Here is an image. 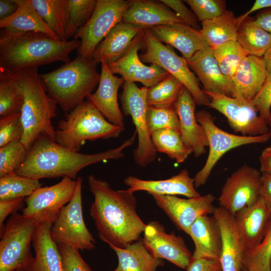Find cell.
Returning a JSON list of instances; mask_svg holds the SVG:
<instances>
[{"label":"cell","mask_w":271,"mask_h":271,"mask_svg":"<svg viewBox=\"0 0 271 271\" xmlns=\"http://www.w3.org/2000/svg\"><path fill=\"white\" fill-rule=\"evenodd\" d=\"M88 183L94 197L89 212L100 239L121 248L138 240L147 224L137 213L134 193L127 189L115 190L107 181L92 175Z\"/></svg>","instance_id":"cell-1"},{"label":"cell","mask_w":271,"mask_h":271,"mask_svg":"<svg viewBox=\"0 0 271 271\" xmlns=\"http://www.w3.org/2000/svg\"><path fill=\"white\" fill-rule=\"evenodd\" d=\"M137 135L135 131L119 146L92 154L70 150L48 137L41 136L28 151L25 160L15 172L38 180L60 177L76 180L78 172L88 166L124 157V150L133 144Z\"/></svg>","instance_id":"cell-2"},{"label":"cell","mask_w":271,"mask_h":271,"mask_svg":"<svg viewBox=\"0 0 271 271\" xmlns=\"http://www.w3.org/2000/svg\"><path fill=\"white\" fill-rule=\"evenodd\" d=\"M80 40H55L42 33H14L3 29L0 35V78L21 70L61 61L70 62Z\"/></svg>","instance_id":"cell-3"},{"label":"cell","mask_w":271,"mask_h":271,"mask_svg":"<svg viewBox=\"0 0 271 271\" xmlns=\"http://www.w3.org/2000/svg\"><path fill=\"white\" fill-rule=\"evenodd\" d=\"M8 77L18 83L24 95L21 110L24 129L21 143L29 151L41 136L55 141L52 119L57 115V103L46 94L38 68L26 69Z\"/></svg>","instance_id":"cell-4"},{"label":"cell","mask_w":271,"mask_h":271,"mask_svg":"<svg viewBox=\"0 0 271 271\" xmlns=\"http://www.w3.org/2000/svg\"><path fill=\"white\" fill-rule=\"evenodd\" d=\"M98 64L93 59L79 55L58 69L39 76L51 97L68 113L84 101L99 83Z\"/></svg>","instance_id":"cell-5"},{"label":"cell","mask_w":271,"mask_h":271,"mask_svg":"<svg viewBox=\"0 0 271 271\" xmlns=\"http://www.w3.org/2000/svg\"><path fill=\"white\" fill-rule=\"evenodd\" d=\"M124 130V127L108 121L90 101L84 100L59 121L55 141L78 152L86 141L116 138Z\"/></svg>","instance_id":"cell-6"},{"label":"cell","mask_w":271,"mask_h":271,"mask_svg":"<svg viewBox=\"0 0 271 271\" xmlns=\"http://www.w3.org/2000/svg\"><path fill=\"white\" fill-rule=\"evenodd\" d=\"M37 224L17 213L10 217L1 234L0 271L29 268L34 257L31 245Z\"/></svg>","instance_id":"cell-7"},{"label":"cell","mask_w":271,"mask_h":271,"mask_svg":"<svg viewBox=\"0 0 271 271\" xmlns=\"http://www.w3.org/2000/svg\"><path fill=\"white\" fill-rule=\"evenodd\" d=\"M146 52L139 56L143 62L162 68L178 79L191 93L196 104L207 106L209 98L199 86V81L191 71L186 60L178 56L173 49L156 39L149 29L144 30Z\"/></svg>","instance_id":"cell-8"},{"label":"cell","mask_w":271,"mask_h":271,"mask_svg":"<svg viewBox=\"0 0 271 271\" xmlns=\"http://www.w3.org/2000/svg\"><path fill=\"white\" fill-rule=\"evenodd\" d=\"M196 117L205 130L209 148L205 165L194 178L196 189L206 183L214 167L226 153L243 145L264 143L271 138L268 132L253 137L227 132L217 126L214 123L215 118L205 110L196 112Z\"/></svg>","instance_id":"cell-9"},{"label":"cell","mask_w":271,"mask_h":271,"mask_svg":"<svg viewBox=\"0 0 271 271\" xmlns=\"http://www.w3.org/2000/svg\"><path fill=\"white\" fill-rule=\"evenodd\" d=\"M77 187L71 201L61 209L54 221L51 235L58 244H65L78 250H89L95 247V240L84 222L82 210L83 178L77 179Z\"/></svg>","instance_id":"cell-10"},{"label":"cell","mask_w":271,"mask_h":271,"mask_svg":"<svg viewBox=\"0 0 271 271\" xmlns=\"http://www.w3.org/2000/svg\"><path fill=\"white\" fill-rule=\"evenodd\" d=\"M147 90L148 87L139 88L134 82L124 81L121 95L123 113L131 116L138 136V144L133 152V160L142 168L153 162L157 156L147 125Z\"/></svg>","instance_id":"cell-11"},{"label":"cell","mask_w":271,"mask_h":271,"mask_svg":"<svg viewBox=\"0 0 271 271\" xmlns=\"http://www.w3.org/2000/svg\"><path fill=\"white\" fill-rule=\"evenodd\" d=\"M129 1L97 0L94 12L87 23L81 28L74 39H80L79 55L92 59L97 46L111 30L122 22Z\"/></svg>","instance_id":"cell-12"},{"label":"cell","mask_w":271,"mask_h":271,"mask_svg":"<svg viewBox=\"0 0 271 271\" xmlns=\"http://www.w3.org/2000/svg\"><path fill=\"white\" fill-rule=\"evenodd\" d=\"M77 184V180L63 178L55 185L37 189L25 199L22 215L38 223H53L62 207L72 199Z\"/></svg>","instance_id":"cell-13"},{"label":"cell","mask_w":271,"mask_h":271,"mask_svg":"<svg viewBox=\"0 0 271 271\" xmlns=\"http://www.w3.org/2000/svg\"><path fill=\"white\" fill-rule=\"evenodd\" d=\"M204 93L210 100L207 106L224 115L234 132L252 137L268 132L266 120L259 116L251 102L218 93Z\"/></svg>","instance_id":"cell-14"},{"label":"cell","mask_w":271,"mask_h":271,"mask_svg":"<svg viewBox=\"0 0 271 271\" xmlns=\"http://www.w3.org/2000/svg\"><path fill=\"white\" fill-rule=\"evenodd\" d=\"M261 173L244 164L226 179L218 198L220 207L234 216L260 197Z\"/></svg>","instance_id":"cell-15"},{"label":"cell","mask_w":271,"mask_h":271,"mask_svg":"<svg viewBox=\"0 0 271 271\" xmlns=\"http://www.w3.org/2000/svg\"><path fill=\"white\" fill-rule=\"evenodd\" d=\"M142 240L153 256L166 259L181 268L186 269L192 260V254L183 238L173 232L167 233L158 221L147 224Z\"/></svg>","instance_id":"cell-16"},{"label":"cell","mask_w":271,"mask_h":271,"mask_svg":"<svg viewBox=\"0 0 271 271\" xmlns=\"http://www.w3.org/2000/svg\"><path fill=\"white\" fill-rule=\"evenodd\" d=\"M151 195L177 228L187 234L198 218L212 213L214 208L215 198L211 194L187 199L172 195Z\"/></svg>","instance_id":"cell-17"},{"label":"cell","mask_w":271,"mask_h":271,"mask_svg":"<svg viewBox=\"0 0 271 271\" xmlns=\"http://www.w3.org/2000/svg\"><path fill=\"white\" fill-rule=\"evenodd\" d=\"M144 37L143 30L134 38L124 55L107 66L112 74L120 75L124 81L139 82L149 88L170 74L159 66L152 64L149 66L141 60L138 51L145 46Z\"/></svg>","instance_id":"cell-18"},{"label":"cell","mask_w":271,"mask_h":271,"mask_svg":"<svg viewBox=\"0 0 271 271\" xmlns=\"http://www.w3.org/2000/svg\"><path fill=\"white\" fill-rule=\"evenodd\" d=\"M196 104L190 91L183 86L173 106L179 118L182 139L195 157H199L206 153L208 142L204 128L196 119Z\"/></svg>","instance_id":"cell-19"},{"label":"cell","mask_w":271,"mask_h":271,"mask_svg":"<svg viewBox=\"0 0 271 271\" xmlns=\"http://www.w3.org/2000/svg\"><path fill=\"white\" fill-rule=\"evenodd\" d=\"M186 60L201 82L203 92L241 98L221 72L211 47L207 46Z\"/></svg>","instance_id":"cell-20"},{"label":"cell","mask_w":271,"mask_h":271,"mask_svg":"<svg viewBox=\"0 0 271 271\" xmlns=\"http://www.w3.org/2000/svg\"><path fill=\"white\" fill-rule=\"evenodd\" d=\"M101 73L98 86L94 93L89 94L90 101L111 123L124 128L123 113L117 100V92L123 84L124 79L115 76L106 64L101 63Z\"/></svg>","instance_id":"cell-21"},{"label":"cell","mask_w":271,"mask_h":271,"mask_svg":"<svg viewBox=\"0 0 271 271\" xmlns=\"http://www.w3.org/2000/svg\"><path fill=\"white\" fill-rule=\"evenodd\" d=\"M212 214L221 232L222 245L219 261L222 271H240L243 267L244 249L234 217L220 206L214 207Z\"/></svg>","instance_id":"cell-22"},{"label":"cell","mask_w":271,"mask_h":271,"mask_svg":"<svg viewBox=\"0 0 271 271\" xmlns=\"http://www.w3.org/2000/svg\"><path fill=\"white\" fill-rule=\"evenodd\" d=\"M234 217L244 252L261 242L271 217V210L259 197L251 205L237 212Z\"/></svg>","instance_id":"cell-23"},{"label":"cell","mask_w":271,"mask_h":271,"mask_svg":"<svg viewBox=\"0 0 271 271\" xmlns=\"http://www.w3.org/2000/svg\"><path fill=\"white\" fill-rule=\"evenodd\" d=\"M123 182L128 187L127 190L133 193L144 191L151 195H183L188 198L201 195L196 190L194 178L190 176L186 169L165 180H145L129 176L126 177Z\"/></svg>","instance_id":"cell-24"},{"label":"cell","mask_w":271,"mask_h":271,"mask_svg":"<svg viewBox=\"0 0 271 271\" xmlns=\"http://www.w3.org/2000/svg\"><path fill=\"white\" fill-rule=\"evenodd\" d=\"M122 22L141 30L161 25L184 23L160 1L151 0H129Z\"/></svg>","instance_id":"cell-25"},{"label":"cell","mask_w":271,"mask_h":271,"mask_svg":"<svg viewBox=\"0 0 271 271\" xmlns=\"http://www.w3.org/2000/svg\"><path fill=\"white\" fill-rule=\"evenodd\" d=\"M148 29L159 41L178 50L185 59H189L198 51L209 46L200 30L184 23L158 25Z\"/></svg>","instance_id":"cell-26"},{"label":"cell","mask_w":271,"mask_h":271,"mask_svg":"<svg viewBox=\"0 0 271 271\" xmlns=\"http://www.w3.org/2000/svg\"><path fill=\"white\" fill-rule=\"evenodd\" d=\"M53 223L44 222L37 224L32 241L35 255L27 271H65L58 245L51 235Z\"/></svg>","instance_id":"cell-27"},{"label":"cell","mask_w":271,"mask_h":271,"mask_svg":"<svg viewBox=\"0 0 271 271\" xmlns=\"http://www.w3.org/2000/svg\"><path fill=\"white\" fill-rule=\"evenodd\" d=\"M187 234L195 245L192 260L202 258L220 260L221 235L213 216L207 215L198 218L190 226Z\"/></svg>","instance_id":"cell-28"},{"label":"cell","mask_w":271,"mask_h":271,"mask_svg":"<svg viewBox=\"0 0 271 271\" xmlns=\"http://www.w3.org/2000/svg\"><path fill=\"white\" fill-rule=\"evenodd\" d=\"M141 30L122 22L115 26L97 46L92 59L107 65L119 59L128 49Z\"/></svg>","instance_id":"cell-29"},{"label":"cell","mask_w":271,"mask_h":271,"mask_svg":"<svg viewBox=\"0 0 271 271\" xmlns=\"http://www.w3.org/2000/svg\"><path fill=\"white\" fill-rule=\"evenodd\" d=\"M266 77L263 57L247 55L235 72L233 84L239 96L251 102L261 89Z\"/></svg>","instance_id":"cell-30"},{"label":"cell","mask_w":271,"mask_h":271,"mask_svg":"<svg viewBox=\"0 0 271 271\" xmlns=\"http://www.w3.org/2000/svg\"><path fill=\"white\" fill-rule=\"evenodd\" d=\"M16 12L9 17L0 19V28L14 33L38 32L59 40L32 5L31 0H15Z\"/></svg>","instance_id":"cell-31"},{"label":"cell","mask_w":271,"mask_h":271,"mask_svg":"<svg viewBox=\"0 0 271 271\" xmlns=\"http://www.w3.org/2000/svg\"><path fill=\"white\" fill-rule=\"evenodd\" d=\"M109 247L118 258L117 265L113 271H157L164 264L162 259L151 254L141 239L123 248L113 245Z\"/></svg>","instance_id":"cell-32"},{"label":"cell","mask_w":271,"mask_h":271,"mask_svg":"<svg viewBox=\"0 0 271 271\" xmlns=\"http://www.w3.org/2000/svg\"><path fill=\"white\" fill-rule=\"evenodd\" d=\"M238 18L231 11L201 22L200 30L208 45L214 48L229 41L236 40L239 27Z\"/></svg>","instance_id":"cell-33"},{"label":"cell","mask_w":271,"mask_h":271,"mask_svg":"<svg viewBox=\"0 0 271 271\" xmlns=\"http://www.w3.org/2000/svg\"><path fill=\"white\" fill-rule=\"evenodd\" d=\"M236 41L248 55L263 57L271 47V35L248 17L239 27Z\"/></svg>","instance_id":"cell-34"},{"label":"cell","mask_w":271,"mask_h":271,"mask_svg":"<svg viewBox=\"0 0 271 271\" xmlns=\"http://www.w3.org/2000/svg\"><path fill=\"white\" fill-rule=\"evenodd\" d=\"M42 20L61 41H66L69 0H31Z\"/></svg>","instance_id":"cell-35"},{"label":"cell","mask_w":271,"mask_h":271,"mask_svg":"<svg viewBox=\"0 0 271 271\" xmlns=\"http://www.w3.org/2000/svg\"><path fill=\"white\" fill-rule=\"evenodd\" d=\"M157 152L166 154L177 163L184 162L193 153L182 139L180 132L171 128L157 130L151 134Z\"/></svg>","instance_id":"cell-36"},{"label":"cell","mask_w":271,"mask_h":271,"mask_svg":"<svg viewBox=\"0 0 271 271\" xmlns=\"http://www.w3.org/2000/svg\"><path fill=\"white\" fill-rule=\"evenodd\" d=\"M212 49L221 72L236 91L233 84L234 77L239 64L248 55L236 40Z\"/></svg>","instance_id":"cell-37"},{"label":"cell","mask_w":271,"mask_h":271,"mask_svg":"<svg viewBox=\"0 0 271 271\" xmlns=\"http://www.w3.org/2000/svg\"><path fill=\"white\" fill-rule=\"evenodd\" d=\"M183 86L178 79L169 74L157 84L148 88L146 96L148 105L154 107L173 106Z\"/></svg>","instance_id":"cell-38"},{"label":"cell","mask_w":271,"mask_h":271,"mask_svg":"<svg viewBox=\"0 0 271 271\" xmlns=\"http://www.w3.org/2000/svg\"><path fill=\"white\" fill-rule=\"evenodd\" d=\"M271 217L261 242L244 252L242 266L249 271H271Z\"/></svg>","instance_id":"cell-39"},{"label":"cell","mask_w":271,"mask_h":271,"mask_svg":"<svg viewBox=\"0 0 271 271\" xmlns=\"http://www.w3.org/2000/svg\"><path fill=\"white\" fill-rule=\"evenodd\" d=\"M42 184L38 180L16 174H8L0 177V200L29 196Z\"/></svg>","instance_id":"cell-40"},{"label":"cell","mask_w":271,"mask_h":271,"mask_svg":"<svg viewBox=\"0 0 271 271\" xmlns=\"http://www.w3.org/2000/svg\"><path fill=\"white\" fill-rule=\"evenodd\" d=\"M24 95L18 83L10 77L0 78L1 118L21 112Z\"/></svg>","instance_id":"cell-41"},{"label":"cell","mask_w":271,"mask_h":271,"mask_svg":"<svg viewBox=\"0 0 271 271\" xmlns=\"http://www.w3.org/2000/svg\"><path fill=\"white\" fill-rule=\"evenodd\" d=\"M96 0H69L66 41L75 36L89 21L95 8Z\"/></svg>","instance_id":"cell-42"},{"label":"cell","mask_w":271,"mask_h":271,"mask_svg":"<svg viewBox=\"0 0 271 271\" xmlns=\"http://www.w3.org/2000/svg\"><path fill=\"white\" fill-rule=\"evenodd\" d=\"M147 121L151 136L154 132L165 128H171L180 132L179 118L174 106L167 107L148 106Z\"/></svg>","instance_id":"cell-43"},{"label":"cell","mask_w":271,"mask_h":271,"mask_svg":"<svg viewBox=\"0 0 271 271\" xmlns=\"http://www.w3.org/2000/svg\"><path fill=\"white\" fill-rule=\"evenodd\" d=\"M28 150L20 141L0 148V177L15 172L25 160Z\"/></svg>","instance_id":"cell-44"},{"label":"cell","mask_w":271,"mask_h":271,"mask_svg":"<svg viewBox=\"0 0 271 271\" xmlns=\"http://www.w3.org/2000/svg\"><path fill=\"white\" fill-rule=\"evenodd\" d=\"M198 21L211 20L222 15L226 11V2L223 0H186Z\"/></svg>","instance_id":"cell-45"},{"label":"cell","mask_w":271,"mask_h":271,"mask_svg":"<svg viewBox=\"0 0 271 271\" xmlns=\"http://www.w3.org/2000/svg\"><path fill=\"white\" fill-rule=\"evenodd\" d=\"M24 133L21 112L0 119V148L13 141H21Z\"/></svg>","instance_id":"cell-46"},{"label":"cell","mask_w":271,"mask_h":271,"mask_svg":"<svg viewBox=\"0 0 271 271\" xmlns=\"http://www.w3.org/2000/svg\"><path fill=\"white\" fill-rule=\"evenodd\" d=\"M65 271H93L84 261L79 250L65 244H58Z\"/></svg>","instance_id":"cell-47"},{"label":"cell","mask_w":271,"mask_h":271,"mask_svg":"<svg viewBox=\"0 0 271 271\" xmlns=\"http://www.w3.org/2000/svg\"><path fill=\"white\" fill-rule=\"evenodd\" d=\"M251 102L259 116L267 120L271 115V75H267L262 87Z\"/></svg>","instance_id":"cell-48"},{"label":"cell","mask_w":271,"mask_h":271,"mask_svg":"<svg viewBox=\"0 0 271 271\" xmlns=\"http://www.w3.org/2000/svg\"><path fill=\"white\" fill-rule=\"evenodd\" d=\"M163 4L169 7L187 25L197 30L201 27L195 15L181 0H161Z\"/></svg>","instance_id":"cell-49"},{"label":"cell","mask_w":271,"mask_h":271,"mask_svg":"<svg viewBox=\"0 0 271 271\" xmlns=\"http://www.w3.org/2000/svg\"><path fill=\"white\" fill-rule=\"evenodd\" d=\"M25 198L0 200V229L3 232L5 226L4 222L10 214L16 213L17 210L23 209L25 203Z\"/></svg>","instance_id":"cell-50"},{"label":"cell","mask_w":271,"mask_h":271,"mask_svg":"<svg viewBox=\"0 0 271 271\" xmlns=\"http://www.w3.org/2000/svg\"><path fill=\"white\" fill-rule=\"evenodd\" d=\"M187 271H222L220 261L205 258L191 260Z\"/></svg>","instance_id":"cell-51"},{"label":"cell","mask_w":271,"mask_h":271,"mask_svg":"<svg viewBox=\"0 0 271 271\" xmlns=\"http://www.w3.org/2000/svg\"><path fill=\"white\" fill-rule=\"evenodd\" d=\"M260 197L271 210V174H261Z\"/></svg>","instance_id":"cell-52"},{"label":"cell","mask_w":271,"mask_h":271,"mask_svg":"<svg viewBox=\"0 0 271 271\" xmlns=\"http://www.w3.org/2000/svg\"><path fill=\"white\" fill-rule=\"evenodd\" d=\"M254 19L262 29L271 35V8L259 11Z\"/></svg>","instance_id":"cell-53"},{"label":"cell","mask_w":271,"mask_h":271,"mask_svg":"<svg viewBox=\"0 0 271 271\" xmlns=\"http://www.w3.org/2000/svg\"><path fill=\"white\" fill-rule=\"evenodd\" d=\"M260 172L271 174V146L265 148L259 157Z\"/></svg>","instance_id":"cell-54"},{"label":"cell","mask_w":271,"mask_h":271,"mask_svg":"<svg viewBox=\"0 0 271 271\" xmlns=\"http://www.w3.org/2000/svg\"><path fill=\"white\" fill-rule=\"evenodd\" d=\"M17 9L18 6L15 0H0V19L10 17Z\"/></svg>","instance_id":"cell-55"},{"label":"cell","mask_w":271,"mask_h":271,"mask_svg":"<svg viewBox=\"0 0 271 271\" xmlns=\"http://www.w3.org/2000/svg\"><path fill=\"white\" fill-rule=\"evenodd\" d=\"M262 57L265 64L267 75H271V47L265 53Z\"/></svg>","instance_id":"cell-56"},{"label":"cell","mask_w":271,"mask_h":271,"mask_svg":"<svg viewBox=\"0 0 271 271\" xmlns=\"http://www.w3.org/2000/svg\"><path fill=\"white\" fill-rule=\"evenodd\" d=\"M255 7L257 10H262L271 8V0H257Z\"/></svg>","instance_id":"cell-57"},{"label":"cell","mask_w":271,"mask_h":271,"mask_svg":"<svg viewBox=\"0 0 271 271\" xmlns=\"http://www.w3.org/2000/svg\"><path fill=\"white\" fill-rule=\"evenodd\" d=\"M266 121L269 128L268 133L271 136V115L267 118Z\"/></svg>","instance_id":"cell-58"},{"label":"cell","mask_w":271,"mask_h":271,"mask_svg":"<svg viewBox=\"0 0 271 271\" xmlns=\"http://www.w3.org/2000/svg\"><path fill=\"white\" fill-rule=\"evenodd\" d=\"M12 271H25V270L23 268H17V269H14Z\"/></svg>","instance_id":"cell-59"},{"label":"cell","mask_w":271,"mask_h":271,"mask_svg":"<svg viewBox=\"0 0 271 271\" xmlns=\"http://www.w3.org/2000/svg\"><path fill=\"white\" fill-rule=\"evenodd\" d=\"M240 271H249V270H247V269H246L245 268H243V267H242V268L240 269Z\"/></svg>","instance_id":"cell-60"},{"label":"cell","mask_w":271,"mask_h":271,"mask_svg":"<svg viewBox=\"0 0 271 271\" xmlns=\"http://www.w3.org/2000/svg\"><path fill=\"white\" fill-rule=\"evenodd\" d=\"M270 266H271V262H270Z\"/></svg>","instance_id":"cell-61"},{"label":"cell","mask_w":271,"mask_h":271,"mask_svg":"<svg viewBox=\"0 0 271 271\" xmlns=\"http://www.w3.org/2000/svg\"><path fill=\"white\" fill-rule=\"evenodd\" d=\"M112 271H113V270H112Z\"/></svg>","instance_id":"cell-62"}]
</instances>
